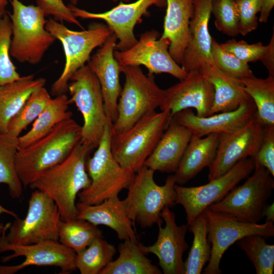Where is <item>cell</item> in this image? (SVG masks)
<instances>
[{
  "instance_id": "cell-38",
  "label": "cell",
  "mask_w": 274,
  "mask_h": 274,
  "mask_svg": "<svg viewBox=\"0 0 274 274\" xmlns=\"http://www.w3.org/2000/svg\"><path fill=\"white\" fill-rule=\"evenodd\" d=\"M12 25L7 14L0 18V86L21 78L10 58Z\"/></svg>"
},
{
  "instance_id": "cell-14",
  "label": "cell",
  "mask_w": 274,
  "mask_h": 274,
  "mask_svg": "<svg viewBox=\"0 0 274 274\" xmlns=\"http://www.w3.org/2000/svg\"><path fill=\"white\" fill-rule=\"evenodd\" d=\"M159 37L156 30H147L131 47L114 51V57L120 66L142 65L148 69L149 75L167 73L180 80L184 79L187 73L170 55L169 41Z\"/></svg>"
},
{
  "instance_id": "cell-41",
  "label": "cell",
  "mask_w": 274,
  "mask_h": 274,
  "mask_svg": "<svg viewBox=\"0 0 274 274\" xmlns=\"http://www.w3.org/2000/svg\"><path fill=\"white\" fill-rule=\"evenodd\" d=\"M220 45L224 50L247 63L261 61L267 49V45L264 46L261 42L249 44L244 41H237L234 39Z\"/></svg>"
},
{
  "instance_id": "cell-26",
  "label": "cell",
  "mask_w": 274,
  "mask_h": 274,
  "mask_svg": "<svg viewBox=\"0 0 274 274\" xmlns=\"http://www.w3.org/2000/svg\"><path fill=\"white\" fill-rule=\"evenodd\" d=\"M218 145V134L199 137L192 134L174 176L176 183L184 185L213 162Z\"/></svg>"
},
{
  "instance_id": "cell-1",
  "label": "cell",
  "mask_w": 274,
  "mask_h": 274,
  "mask_svg": "<svg viewBox=\"0 0 274 274\" xmlns=\"http://www.w3.org/2000/svg\"><path fill=\"white\" fill-rule=\"evenodd\" d=\"M81 137L82 126L71 118L29 146L18 149L15 167L23 187L26 189L46 170L63 161Z\"/></svg>"
},
{
  "instance_id": "cell-16",
  "label": "cell",
  "mask_w": 274,
  "mask_h": 274,
  "mask_svg": "<svg viewBox=\"0 0 274 274\" xmlns=\"http://www.w3.org/2000/svg\"><path fill=\"white\" fill-rule=\"evenodd\" d=\"M263 126L256 116L239 129L218 134L215 158L209 167V181L227 172L238 161L253 157L260 146Z\"/></svg>"
},
{
  "instance_id": "cell-24",
  "label": "cell",
  "mask_w": 274,
  "mask_h": 274,
  "mask_svg": "<svg viewBox=\"0 0 274 274\" xmlns=\"http://www.w3.org/2000/svg\"><path fill=\"white\" fill-rule=\"evenodd\" d=\"M191 131L172 119L144 165L155 171L175 173L191 138Z\"/></svg>"
},
{
  "instance_id": "cell-4",
  "label": "cell",
  "mask_w": 274,
  "mask_h": 274,
  "mask_svg": "<svg viewBox=\"0 0 274 274\" xmlns=\"http://www.w3.org/2000/svg\"><path fill=\"white\" fill-rule=\"evenodd\" d=\"M154 171L144 165L134 175L128 187L126 197L122 200L128 217L134 225L143 228L162 224V210L176 205L174 175L167 177L163 185H159L154 178Z\"/></svg>"
},
{
  "instance_id": "cell-30",
  "label": "cell",
  "mask_w": 274,
  "mask_h": 274,
  "mask_svg": "<svg viewBox=\"0 0 274 274\" xmlns=\"http://www.w3.org/2000/svg\"><path fill=\"white\" fill-rule=\"evenodd\" d=\"M65 94L56 96L51 100L33 122L31 128L18 138V149L24 148L48 133L62 121L72 118L68 111L70 104Z\"/></svg>"
},
{
  "instance_id": "cell-49",
  "label": "cell",
  "mask_w": 274,
  "mask_h": 274,
  "mask_svg": "<svg viewBox=\"0 0 274 274\" xmlns=\"http://www.w3.org/2000/svg\"><path fill=\"white\" fill-rule=\"evenodd\" d=\"M10 0H0V18L7 14L6 7Z\"/></svg>"
},
{
  "instance_id": "cell-45",
  "label": "cell",
  "mask_w": 274,
  "mask_h": 274,
  "mask_svg": "<svg viewBox=\"0 0 274 274\" xmlns=\"http://www.w3.org/2000/svg\"><path fill=\"white\" fill-rule=\"evenodd\" d=\"M268 71L269 76L274 77V33L267 45V49L263 58L261 60Z\"/></svg>"
},
{
  "instance_id": "cell-3",
  "label": "cell",
  "mask_w": 274,
  "mask_h": 274,
  "mask_svg": "<svg viewBox=\"0 0 274 274\" xmlns=\"http://www.w3.org/2000/svg\"><path fill=\"white\" fill-rule=\"evenodd\" d=\"M120 71L125 81L118 101L117 118L111 127V142L159 107L165 94L153 75H145L140 66H120Z\"/></svg>"
},
{
  "instance_id": "cell-35",
  "label": "cell",
  "mask_w": 274,
  "mask_h": 274,
  "mask_svg": "<svg viewBox=\"0 0 274 274\" xmlns=\"http://www.w3.org/2000/svg\"><path fill=\"white\" fill-rule=\"evenodd\" d=\"M116 253L114 245L98 237L83 250L76 253L75 266L81 274H99Z\"/></svg>"
},
{
  "instance_id": "cell-9",
  "label": "cell",
  "mask_w": 274,
  "mask_h": 274,
  "mask_svg": "<svg viewBox=\"0 0 274 274\" xmlns=\"http://www.w3.org/2000/svg\"><path fill=\"white\" fill-rule=\"evenodd\" d=\"M172 115L169 110L149 113L112 143V154L124 169L135 174L144 165L164 132Z\"/></svg>"
},
{
  "instance_id": "cell-34",
  "label": "cell",
  "mask_w": 274,
  "mask_h": 274,
  "mask_svg": "<svg viewBox=\"0 0 274 274\" xmlns=\"http://www.w3.org/2000/svg\"><path fill=\"white\" fill-rule=\"evenodd\" d=\"M100 237H103L101 230L87 221L75 218L59 222L58 242L76 253L83 250Z\"/></svg>"
},
{
  "instance_id": "cell-22",
  "label": "cell",
  "mask_w": 274,
  "mask_h": 274,
  "mask_svg": "<svg viewBox=\"0 0 274 274\" xmlns=\"http://www.w3.org/2000/svg\"><path fill=\"white\" fill-rule=\"evenodd\" d=\"M117 38L113 33L88 60V65L96 76L103 96L106 113L112 125L117 116V105L122 87L120 66L114 56Z\"/></svg>"
},
{
  "instance_id": "cell-50",
  "label": "cell",
  "mask_w": 274,
  "mask_h": 274,
  "mask_svg": "<svg viewBox=\"0 0 274 274\" xmlns=\"http://www.w3.org/2000/svg\"><path fill=\"white\" fill-rule=\"evenodd\" d=\"M78 1L79 0H70V2H71V4L73 5H76L78 2Z\"/></svg>"
},
{
  "instance_id": "cell-29",
  "label": "cell",
  "mask_w": 274,
  "mask_h": 274,
  "mask_svg": "<svg viewBox=\"0 0 274 274\" xmlns=\"http://www.w3.org/2000/svg\"><path fill=\"white\" fill-rule=\"evenodd\" d=\"M138 241L126 239L118 247V257L112 260L99 274H161V271L141 248Z\"/></svg>"
},
{
  "instance_id": "cell-2",
  "label": "cell",
  "mask_w": 274,
  "mask_h": 274,
  "mask_svg": "<svg viewBox=\"0 0 274 274\" xmlns=\"http://www.w3.org/2000/svg\"><path fill=\"white\" fill-rule=\"evenodd\" d=\"M90 151L80 141L63 161L46 170L29 186L54 200L62 220L76 218L77 196L90 185L86 171V158Z\"/></svg>"
},
{
  "instance_id": "cell-28",
  "label": "cell",
  "mask_w": 274,
  "mask_h": 274,
  "mask_svg": "<svg viewBox=\"0 0 274 274\" xmlns=\"http://www.w3.org/2000/svg\"><path fill=\"white\" fill-rule=\"evenodd\" d=\"M46 80L32 75L0 86V133H7L10 120L36 89L44 87Z\"/></svg>"
},
{
  "instance_id": "cell-46",
  "label": "cell",
  "mask_w": 274,
  "mask_h": 274,
  "mask_svg": "<svg viewBox=\"0 0 274 274\" xmlns=\"http://www.w3.org/2000/svg\"><path fill=\"white\" fill-rule=\"evenodd\" d=\"M261 9L260 12L259 21L261 23H266L270 13L274 6V0H261Z\"/></svg>"
},
{
  "instance_id": "cell-27",
  "label": "cell",
  "mask_w": 274,
  "mask_h": 274,
  "mask_svg": "<svg viewBox=\"0 0 274 274\" xmlns=\"http://www.w3.org/2000/svg\"><path fill=\"white\" fill-rule=\"evenodd\" d=\"M199 71L214 88V100L209 116L235 110L252 99L235 79L219 70L215 64Z\"/></svg>"
},
{
  "instance_id": "cell-37",
  "label": "cell",
  "mask_w": 274,
  "mask_h": 274,
  "mask_svg": "<svg viewBox=\"0 0 274 274\" xmlns=\"http://www.w3.org/2000/svg\"><path fill=\"white\" fill-rule=\"evenodd\" d=\"M237 245L246 254L257 274H272L274 267V245L266 243L259 234L245 236Z\"/></svg>"
},
{
  "instance_id": "cell-6",
  "label": "cell",
  "mask_w": 274,
  "mask_h": 274,
  "mask_svg": "<svg viewBox=\"0 0 274 274\" xmlns=\"http://www.w3.org/2000/svg\"><path fill=\"white\" fill-rule=\"evenodd\" d=\"M45 28L61 42L65 57L62 72L51 86V93L56 96L65 94L73 74L88 61L92 51L101 46L113 32L107 25L100 23L90 24L86 30H72L53 18L47 20Z\"/></svg>"
},
{
  "instance_id": "cell-17",
  "label": "cell",
  "mask_w": 274,
  "mask_h": 274,
  "mask_svg": "<svg viewBox=\"0 0 274 274\" xmlns=\"http://www.w3.org/2000/svg\"><path fill=\"white\" fill-rule=\"evenodd\" d=\"M155 6H166L165 0H137L134 2L120 3L116 7L103 13H92L72 4L68 7L76 18L97 19L104 20L118 40L116 49L124 51L138 41L134 34L135 25L142 17L148 13V9Z\"/></svg>"
},
{
  "instance_id": "cell-39",
  "label": "cell",
  "mask_w": 274,
  "mask_h": 274,
  "mask_svg": "<svg viewBox=\"0 0 274 274\" xmlns=\"http://www.w3.org/2000/svg\"><path fill=\"white\" fill-rule=\"evenodd\" d=\"M211 13L219 31L229 37L239 34V18L235 0H213Z\"/></svg>"
},
{
  "instance_id": "cell-20",
  "label": "cell",
  "mask_w": 274,
  "mask_h": 274,
  "mask_svg": "<svg viewBox=\"0 0 274 274\" xmlns=\"http://www.w3.org/2000/svg\"><path fill=\"white\" fill-rule=\"evenodd\" d=\"M213 0H193L194 14L181 66L187 72L202 70L215 64L212 55V38L209 31Z\"/></svg>"
},
{
  "instance_id": "cell-5",
  "label": "cell",
  "mask_w": 274,
  "mask_h": 274,
  "mask_svg": "<svg viewBox=\"0 0 274 274\" xmlns=\"http://www.w3.org/2000/svg\"><path fill=\"white\" fill-rule=\"evenodd\" d=\"M111 125L110 123L106 125L95 152L86 162L91 183L78 194L79 202L83 204H97L118 196L123 189L128 188L134 177L135 174L122 168L112 154Z\"/></svg>"
},
{
  "instance_id": "cell-40",
  "label": "cell",
  "mask_w": 274,
  "mask_h": 274,
  "mask_svg": "<svg viewBox=\"0 0 274 274\" xmlns=\"http://www.w3.org/2000/svg\"><path fill=\"white\" fill-rule=\"evenodd\" d=\"M212 55L215 65L234 79H241L254 76L248 63L224 50L220 44L213 39L212 42Z\"/></svg>"
},
{
  "instance_id": "cell-12",
  "label": "cell",
  "mask_w": 274,
  "mask_h": 274,
  "mask_svg": "<svg viewBox=\"0 0 274 274\" xmlns=\"http://www.w3.org/2000/svg\"><path fill=\"white\" fill-rule=\"evenodd\" d=\"M254 167L253 158L249 157L238 161L227 172L205 185L186 187L176 184V204L184 208L187 225L191 224L211 205L222 199L241 181L247 178Z\"/></svg>"
},
{
  "instance_id": "cell-43",
  "label": "cell",
  "mask_w": 274,
  "mask_h": 274,
  "mask_svg": "<svg viewBox=\"0 0 274 274\" xmlns=\"http://www.w3.org/2000/svg\"><path fill=\"white\" fill-rule=\"evenodd\" d=\"M253 158L274 177V125L263 126L260 146Z\"/></svg>"
},
{
  "instance_id": "cell-42",
  "label": "cell",
  "mask_w": 274,
  "mask_h": 274,
  "mask_svg": "<svg viewBox=\"0 0 274 274\" xmlns=\"http://www.w3.org/2000/svg\"><path fill=\"white\" fill-rule=\"evenodd\" d=\"M239 18V33L245 36L258 26L257 14L261 9V0H235Z\"/></svg>"
},
{
  "instance_id": "cell-47",
  "label": "cell",
  "mask_w": 274,
  "mask_h": 274,
  "mask_svg": "<svg viewBox=\"0 0 274 274\" xmlns=\"http://www.w3.org/2000/svg\"><path fill=\"white\" fill-rule=\"evenodd\" d=\"M4 213L9 214L13 216L14 218L18 217V216L14 212L5 208L0 204V216L1 215V214ZM11 223H7L5 225H4L0 223V235H1L3 231L6 229H9Z\"/></svg>"
},
{
  "instance_id": "cell-48",
  "label": "cell",
  "mask_w": 274,
  "mask_h": 274,
  "mask_svg": "<svg viewBox=\"0 0 274 274\" xmlns=\"http://www.w3.org/2000/svg\"><path fill=\"white\" fill-rule=\"evenodd\" d=\"M273 203L267 204L263 211V216L266 217V221L273 222L274 221Z\"/></svg>"
},
{
  "instance_id": "cell-33",
  "label": "cell",
  "mask_w": 274,
  "mask_h": 274,
  "mask_svg": "<svg viewBox=\"0 0 274 274\" xmlns=\"http://www.w3.org/2000/svg\"><path fill=\"white\" fill-rule=\"evenodd\" d=\"M188 229L193 234V240L188 257L184 261V274H200L211 255L207 219L203 213L188 226Z\"/></svg>"
},
{
  "instance_id": "cell-13",
  "label": "cell",
  "mask_w": 274,
  "mask_h": 274,
  "mask_svg": "<svg viewBox=\"0 0 274 274\" xmlns=\"http://www.w3.org/2000/svg\"><path fill=\"white\" fill-rule=\"evenodd\" d=\"M206 218L208 238L211 245V255L204 274H220L221 258L228 248L242 238L252 234L264 237L274 236L273 222L260 224L239 221L207 208L203 211Z\"/></svg>"
},
{
  "instance_id": "cell-10",
  "label": "cell",
  "mask_w": 274,
  "mask_h": 274,
  "mask_svg": "<svg viewBox=\"0 0 274 274\" xmlns=\"http://www.w3.org/2000/svg\"><path fill=\"white\" fill-rule=\"evenodd\" d=\"M253 174L242 185L232 189L222 199L208 208L235 219L259 223L274 188L273 177L255 162Z\"/></svg>"
},
{
  "instance_id": "cell-11",
  "label": "cell",
  "mask_w": 274,
  "mask_h": 274,
  "mask_svg": "<svg viewBox=\"0 0 274 274\" xmlns=\"http://www.w3.org/2000/svg\"><path fill=\"white\" fill-rule=\"evenodd\" d=\"M61 220L56 204L46 194L38 190L31 193L25 217L15 218L6 234L0 235L7 243L30 245L45 241H58V225Z\"/></svg>"
},
{
  "instance_id": "cell-51",
  "label": "cell",
  "mask_w": 274,
  "mask_h": 274,
  "mask_svg": "<svg viewBox=\"0 0 274 274\" xmlns=\"http://www.w3.org/2000/svg\"><path fill=\"white\" fill-rule=\"evenodd\" d=\"M114 2H116L117 1H120L122 2L129 3L131 0H112Z\"/></svg>"
},
{
  "instance_id": "cell-36",
  "label": "cell",
  "mask_w": 274,
  "mask_h": 274,
  "mask_svg": "<svg viewBox=\"0 0 274 274\" xmlns=\"http://www.w3.org/2000/svg\"><path fill=\"white\" fill-rule=\"evenodd\" d=\"M51 98L44 87L33 91L9 121L7 133L13 136L19 137L21 132L39 117Z\"/></svg>"
},
{
  "instance_id": "cell-31",
  "label": "cell",
  "mask_w": 274,
  "mask_h": 274,
  "mask_svg": "<svg viewBox=\"0 0 274 274\" xmlns=\"http://www.w3.org/2000/svg\"><path fill=\"white\" fill-rule=\"evenodd\" d=\"M235 79L253 101L256 117L262 125H274V77Z\"/></svg>"
},
{
  "instance_id": "cell-7",
  "label": "cell",
  "mask_w": 274,
  "mask_h": 274,
  "mask_svg": "<svg viewBox=\"0 0 274 274\" xmlns=\"http://www.w3.org/2000/svg\"><path fill=\"white\" fill-rule=\"evenodd\" d=\"M12 13L10 55L21 63H39L56 40L46 29L45 14L38 6L10 0Z\"/></svg>"
},
{
  "instance_id": "cell-19",
  "label": "cell",
  "mask_w": 274,
  "mask_h": 274,
  "mask_svg": "<svg viewBox=\"0 0 274 274\" xmlns=\"http://www.w3.org/2000/svg\"><path fill=\"white\" fill-rule=\"evenodd\" d=\"M214 88L199 70H192L180 81L165 89L159 106L161 111L169 110L172 116L187 109H194L196 115H209L214 100Z\"/></svg>"
},
{
  "instance_id": "cell-15",
  "label": "cell",
  "mask_w": 274,
  "mask_h": 274,
  "mask_svg": "<svg viewBox=\"0 0 274 274\" xmlns=\"http://www.w3.org/2000/svg\"><path fill=\"white\" fill-rule=\"evenodd\" d=\"M7 251L13 253L3 257V263L20 256L24 257L25 259L18 265H0V274H14L31 265L59 267L62 274L76 269V252L58 241L48 240L30 245H15L7 243L0 237V253Z\"/></svg>"
},
{
  "instance_id": "cell-8",
  "label": "cell",
  "mask_w": 274,
  "mask_h": 274,
  "mask_svg": "<svg viewBox=\"0 0 274 274\" xmlns=\"http://www.w3.org/2000/svg\"><path fill=\"white\" fill-rule=\"evenodd\" d=\"M70 81L67 87L71 95L69 102L76 105L83 118L80 142L91 150L98 146L105 127L110 123L101 87L88 64L79 68Z\"/></svg>"
},
{
  "instance_id": "cell-25",
  "label": "cell",
  "mask_w": 274,
  "mask_h": 274,
  "mask_svg": "<svg viewBox=\"0 0 274 274\" xmlns=\"http://www.w3.org/2000/svg\"><path fill=\"white\" fill-rule=\"evenodd\" d=\"M165 1L166 10L160 38L169 41V53L181 65L188 41L190 21L194 14L193 0Z\"/></svg>"
},
{
  "instance_id": "cell-32",
  "label": "cell",
  "mask_w": 274,
  "mask_h": 274,
  "mask_svg": "<svg viewBox=\"0 0 274 274\" xmlns=\"http://www.w3.org/2000/svg\"><path fill=\"white\" fill-rule=\"evenodd\" d=\"M18 138L8 133H0V184L8 186L12 198L20 199L23 196V187L15 167Z\"/></svg>"
},
{
  "instance_id": "cell-18",
  "label": "cell",
  "mask_w": 274,
  "mask_h": 274,
  "mask_svg": "<svg viewBox=\"0 0 274 274\" xmlns=\"http://www.w3.org/2000/svg\"><path fill=\"white\" fill-rule=\"evenodd\" d=\"M161 217L165 225L162 227V224L158 225L156 241L149 246L141 244V248L146 254L152 253L157 256L163 273L184 274L183 257L189 248L185 239L188 225L178 226L175 213L168 207L162 210Z\"/></svg>"
},
{
  "instance_id": "cell-44",
  "label": "cell",
  "mask_w": 274,
  "mask_h": 274,
  "mask_svg": "<svg viewBox=\"0 0 274 274\" xmlns=\"http://www.w3.org/2000/svg\"><path fill=\"white\" fill-rule=\"evenodd\" d=\"M37 5L41 8L45 15H52L55 20L60 22L66 21L84 29L68 6H66L62 0H37Z\"/></svg>"
},
{
  "instance_id": "cell-23",
  "label": "cell",
  "mask_w": 274,
  "mask_h": 274,
  "mask_svg": "<svg viewBox=\"0 0 274 274\" xmlns=\"http://www.w3.org/2000/svg\"><path fill=\"white\" fill-rule=\"evenodd\" d=\"M77 219L98 226L103 225L113 230L121 241H138L134 225L128 217L122 200L115 196L94 205L76 203Z\"/></svg>"
},
{
  "instance_id": "cell-21",
  "label": "cell",
  "mask_w": 274,
  "mask_h": 274,
  "mask_svg": "<svg viewBox=\"0 0 274 274\" xmlns=\"http://www.w3.org/2000/svg\"><path fill=\"white\" fill-rule=\"evenodd\" d=\"M256 115V107L251 99L242 104L236 109L228 112L199 117L191 109H187L176 113L173 118L189 129L192 134L203 137L212 133L219 134L237 130Z\"/></svg>"
}]
</instances>
